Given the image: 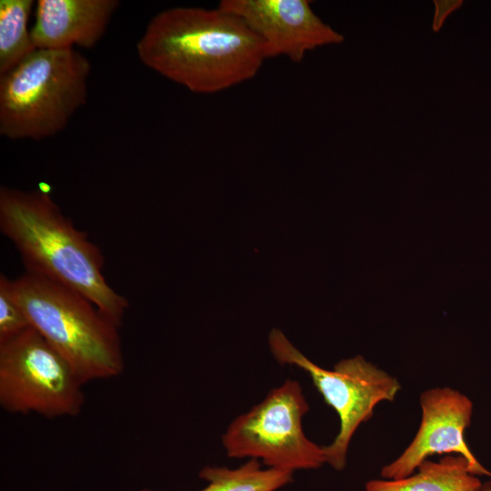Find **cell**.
Masks as SVG:
<instances>
[{
	"label": "cell",
	"mask_w": 491,
	"mask_h": 491,
	"mask_svg": "<svg viewBox=\"0 0 491 491\" xmlns=\"http://www.w3.org/2000/svg\"><path fill=\"white\" fill-rule=\"evenodd\" d=\"M141 62L197 94H215L255 77L267 59L263 41L237 15L177 6L148 23L136 44Z\"/></svg>",
	"instance_id": "obj_1"
},
{
	"label": "cell",
	"mask_w": 491,
	"mask_h": 491,
	"mask_svg": "<svg viewBox=\"0 0 491 491\" xmlns=\"http://www.w3.org/2000/svg\"><path fill=\"white\" fill-rule=\"evenodd\" d=\"M0 231L15 247L25 272L78 292L121 326L128 300L108 284L100 248L48 191L2 185Z\"/></svg>",
	"instance_id": "obj_2"
},
{
	"label": "cell",
	"mask_w": 491,
	"mask_h": 491,
	"mask_svg": "<svg viewBox=\"0 0 491 491\" xmlns=\"http://www.w3.org/2000/svg\"><path fill=\"white\" fill-rule=\"evenodd\" d=\"M9 291L34 328L85 385L125 368L120 327L89 299L65 286L24 272Z\"/></svg>",
	"instance_id": "obj_3"
},
{
	"label": "cell",
	"mask_w": 491,
	"mask_h": 491,
	"mask_svg": "<svg viewBox=\"0 0 491 491\" xmlns=\"http://www.w3.org/2000/svg\"><path fill=\"white\" fill-rule=\"evenodd\" d=\"M89 60L76 49H35L0 75V134L42 140L65 128L87 99Z\"/></svg>",
	"instance_id": "obj_4"
},
{
	"label": "cell",
	"mask_w": 491,
	"mask_h": 491,
	"mask_svg": "<svg viewBox=\"0 0 491 491\" xmlns=\"http://www.w3.org/2000/svg\"><path fill=\"white\" fill-rule=\"evenodd\" d=\"M269 346L279 364L294 365L306 371L326 404L336 412L339 431L323 449L326 463L341 471L359 426L372 417L379 403L394 401L401 389L400 383L361 356L339 361L333 370L322 368L297 350L278 329L270 333Z\"/></svg>",
	"instance_id": "obj_5"
},
{
	"label": "cell",
	"mask_w": 491,
	"mask_h": 491,
	"mask_svg": "<svg viewBox=\"0 0 491 491\" xmlns=\"http://www.w3.org/2000/svg\"><path fill=\"white\" fill-rule=\"evenodd\" d=\"M84 384L32 327L0 343V405L11 414L46 418L82 410Z\"/></svg>",
	"instance_id": "obj_6"
},
{
	"label": "cell",
	"mask_w": 491,
	"mask_h": 491,
	"mask_svg": "<svg viewBox=\"0 0 491 491\" xmlns=\"http://www.w3.org/2000/svg\"><path fill=\"white\" fill-rule=\"evenodd\" d=\"M308 410L299 383L286 380L230 424L222 436L227 456L261 459L270 468L291 472L320 467L326 463L323 446L303 430Z\"/></svg>",
	"instance_id": "obj_7"
},
{
	"label": "cell",
	"mask_w": 491,
	"mask_h": 491,
	"mask_svg": "<svg viewBox=\"0 0 491 491\" xmlns=\"http://www.w3.org/2000/svg\"><path fill=\"white\" fill-rule=\"evenodd\" d=\"M422 416L418 430L404 452L384 466V479L397 480L412 475L418 466L433 455L462 456L476 476H488L466 441L470 426L473 403L464 394L451 387H434L424 391L419 398Z\"/></svg>",
	"instance_id": "obj_8"
},
{
	"label": "cell",
	"mask_w": 491,
	"mask_h": 491,
	"mask_svg": "<svg viewBox=\"0 0 491 491\" xmlns=\"http://www.w3.org/2000/svg\"><path fill=\"white\" fill-rule=\"evenodd\" d=\"M218 7L246 24L263 41L267 58L284 55L300 63L308 52L344 41L308 0H222Z\"/></svg>",
	"instance_id": "obj_9"
},
{
	"label": "cell",
	"mask_w": 491,
	"mask_h": 491,
	"mask_svg": "<svg viewBox=\"0 0 491 491\" xmlns=\"http://www.w3.org/2000/svg\"><path fill=\"white\" fill-rule=\"evenodd\" d=\"M118 5L116 0H38L31 28L35 48L94 47Z\"/></svg>",
	"instance_id": "obj_10"
},
{
	"label": "cell",
	"mask_w": 491,
	"mask_h": 491,
	"mask_svg": "<svg viewBox=\"0 0 491 491\" xmlns=\"http://www.w3.org/2000/svg\"><path fill=\"white\" fill-rule=\"evenodd\" d=\"M481 481L462 456L447 455L438 462L423 461L410 476L397 479H373L366 491H479Z\"/></svg>",
	"instance_id": "obj_11"
},
{
	"label": "cell",
	"mask_w": 491,
	"mask_h": 491,
	"mask_svg": "<svg viewBox=\"0 0 491 491\" xmlns=\"http://www.w3.org/2000/svg\"><path fill=\"white\" fill-rule=\"evenodd\" d=\"M199 476L208 482L199 491H276L293 480V472L270 467L263 469L258 459L250 458L235 469L205 466Z\"/></svg>",
	"instance_id": "obj_12"
},
{
	"label": "cell",
	"mask_w": 491,
	"mask_h": 491,
	"mask_svg": "<svg viewBox=\"0 0 491 491\" xmlns=\"http://www.w3.org/2000/svg\"><path fill=\"white\" fill-rule=\"evenodd\" d=\"M34 1H0V75L7 73L36 48L28 21Z\"/></svg>",
	"instance_id": "obj_13"
},
{
	"label": "cell",
	"mask_w": 491,
	"mask_h": 491,
	"mask_svg": "<svg viewBox=\"0 0 491 491\" xmlns=\"http://www.w3.org/2000/svg\"><path fill=\"white\" fill-rule=\"evenodd\" d=\"M31 327L27 317L9 291V278L0 275V343Z\"/></svg>",
	"instance_id": "obj_14"
},
{
	"label": "cell",
	"mask_w": 491,
	"mask_h": 491,
	"mask_svg": "<svg viewBox=\"0 0 491 491\" xmlns=\"http://www.w3.org/2000/svg\"><path fill=\"white\" fill-rule=\"evenodd\" d=\"M479 491H491V478L487 482L482 484Z\"/></svg>",
	"instance_id": "obj_15"
}]
</instances>
